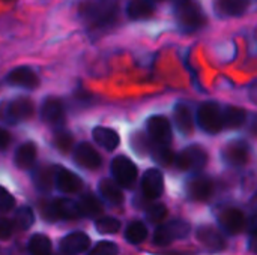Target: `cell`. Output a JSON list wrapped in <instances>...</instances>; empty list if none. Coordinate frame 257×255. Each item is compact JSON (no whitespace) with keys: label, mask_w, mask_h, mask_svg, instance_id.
<instances>
[{"label":"cell","mask_w":257,"mask_h":255,"mask_svg":"<svg viewBox=\"0 0 257 255\" xmlns=\"http://www.w3.org/2000/svg\"><path fill=\"white\" fill-rule=\"evenodd\" d=\"M6 81L12 86H18V87H24V89H36L39 86V78L35 74L33 69H30L29 66H18L14 68L8 75H6Z\"/></svg>","instance_id":"16"},{"label":"cell","mask_w":257,"mask_h":255,"mask_svg":"<svg viewBox=\"0 0 257 255\" xmlns=\"http://www.w3.org/2000/svg\"><path fill=\"white\" fill-rule=\"evenodd\" d=\"M9 143H11V137H9V134H8L5 129H2V128H0V150L8 149Z\"/></svg>","instance_id":"40"},{"label":"cell","mask_w":257,"mask_h":255,"mask_svg":"<svg viewBox=\"0 0 257 255\" xmlns=\"http://www.w3.org/2000/svg\"><path fill=\"white\" fill-rule=\"evenodd\" d=\"M41 117L48 125H60L65 120L63 102L56 98H47L41 107Z\"/></svg>","instance_id":"18"},{"label":"cell","mask_w":257,"mask_h":255,"mask_svg":"<svg viewBox=\"0 0 257 255\" xmlns=\"http://www.w3.org/2000/svg\"><path fill=\"white\" fill-rule=\"evenodd\" d=\"M221 158L230 167H242L250 159V146L242 140L230 141L223 149Z\"/></svg>","instance_id":"9"},{"label":"cell","mask_w":257,"mask_h":255,"mask_svg":"<svg viewBox=\"0 0 257 255\" xmlns=\"http://www.w3.org/2000/svg\"><path fill=\"white\" fill-rule=\"evenodd\" d=\"M164 191L163 173L157 168H149L142 177V192L148 200H157Z\"/></svg>","instance_id":"12"},{"label":"cell","mask_w":257,"mask_h":255,"mask_svg":"<svg viewBox=\"0 0 257 255\" xmlns=\"http://www.w3.org/2000/svg\"><path fill=\"white\" fill-rule=\"evenodd\" d=\"M175 125L182 135H190L193 132V116L185 104H176L173 110Z\"/></svg>","instance_id":"22"},{"label":"cell","mask_w":257,"mask_h":255,"mask_svg":"<svg viewBox=\"0 0 257 255\" xmlns=\"http://www.w3.org/2000/svg\"><path fill=\"white\" fill-rule=\"evenodd\" d=\"M218 221H220V225L223 227V230L229 234H238L245 227V216H244L242 210L235 209V207L226 209L220 215Z\"/></svg>","instance_id":"17"},{"label":"cell","mask_w":257,"mask_h":255,"mask_svg":"<svg viewBox=\"0 0 257 255\" xmlns=\"http://www.w3.org/2000/svg\"><path fill=\"white\" fill-rule=\"evenodd\" d=\"M14 231V222L6 219V218H0V239L6 240L12 236Z\"/></svg>","instance_id":"39"},{"label":"cell","mask_w":257,"mask_h":255,"mask_svg":"<svg viewBox=\"0 0 257 255\" xmlns=\"http://www.w3.org/2000/svg\"><path fill=\"white\" fill-rule=\"evenodd\" d=\"M125 239L131 245H140L148 239V228L142 221H133L125 230Z\"/></svg>","instance_id":"29"},{"label":"cell","mask_w":257,"mask_h":255,"mask_svg":"<svg viewBox=\"0 0 257 255\" xmlns=\"http://www.w3.org/2000/svg\"><path fill=\"white\" fill-rule=\"evenodd\" d=\"M173 3H175V6H181V5H184V3H188L190 0H172Z\"/></svg>","instance_id":"43"},{"label":"cell","mask_w":257,"mask_h":255,"mask_svg":"<svg viewBox=\"0 0 257 255\" xmlns=\"http://www.w3.org/2000/svg\"><path fill=\"white\" fill-rule=\"evenodd\" d=\"M33 183L38 191L41 192H48L54 183V167H39L33 173Z\"/></svg>","instance_id":"28"},{"label":"cell","mask_w":257,"mask_h":255,"mask_svg":"<svg viewBox=\"0 0 257 255\" xmlns=\"http://www.w3.org/2000/svg\"><path fill=\"white\" fill-rule=\"evenodd\" d=\"M187 192L194 201H206L214 194V182L206 176H197L188 182Z\"/></svg>","instance_id":"15"},{"label":"cell","mask_w":257,"mask_h":255,"mask_svg":"<svg viewBox=\"0 0 257 255\" xmlns=\"http://www.w3.org/2000/svg\"><path fill=\"white\" fill-rule=\"evenodd\" d=\"M131 141V149L137 153V155H146L151 153V146L152 141H149V138L143 134V132H134L130 138Z\"/></svg>","instance_id":"34"},{"label":"cell","mask_w":257,"mask_h":255,"mask_svg":"<svg viewBox=\"0 0 257 255\" xmlns=\"http://www.w3.org/2000/svg\"><path fill=\"white\" fill-rule=\"evenodd\" d=\"M176 18H178L179 26L188 32L197 30L205 24L203 11L199 6L193 5L191 2L176 6Z\"/></svg>","instance_id":"8"},{"label":"cell","mask_w":257,"mask_h":255,"mask_svg":"<svg viewBox=\"0 0 257 255\" xmlns=\"http://www.w3.org/2000/svg\"><path fill=\"white\" fill-rule=\"evenodd\" d=\"M251 96H253V101L254 102H257V84L251 89Z\"/></svg>","instance_id":"42"},{"label":"cell","mask_w":257,"mask_h":255,"mask_svg":"<svg viewBox=\"0 0 257 255\" xmlns=\"http://www.w3.org/2000/svg\"><path fill=\"white\" fill-rule=\"evenodd\" d=\"M53 143L56 146V149L62 153H69L72 150V144H74V137L71 135L69 131L66 129H57L54 137H53Z\"/></svg>","instance_id":"33"},{"label":"cell","mask_w":257,"mask_h":255,"mask_svg":"<svg viewBox=\"0 0 257 255\" xmlns=\"http://www.w3.org/2000/svg\"><path fill=\"white\" fill-rule=\"evenodd\" d=\"M250 5V0H215L214 11L218 17H241Z\"/></svg>","instance_id":"20"},{"label":"cell","mask_w":257,"mask_h":255,"mask_svg":"<svg viewBox=\"0 0 257 255\" xmlns=\"http://www.w3.org/2000/svg\"><path fill=\"white\" fill-rule=\"evenodd\" d=\"M251 207H253L254 210H257V194L253 197V200H251Z\"/></svg>","instance_id":"44"},{"label":"cell","mask_w":257,"mask_h":255,"mask_svg":"<svg viewBox=\"0 0 257 255\" xmlns=\"http://www.w3.org/2000/svg\"><path fill=\"white\" fill-rule=\"evenodd\" d=\"M30 255H51V240L45 234H33L27 242Z\"/></svg>","instance_id":"30"},{"label":"cell","mask_w":257,"mask_h":255,"mask_svg":"<svg viewBox=\"0 0 257 255\" xmlns=\"http://www.w3.org/2000/svg\"><path fill=\"white\" fill-rule=\"evenodd\" d=\"M254 123H253V132L257 134V117H254V120H253Z\"/></svg>","instance_id":"45"},{"label":"cell","mask_w":257,"mask_h":255,"mask_svg":"<svg viewBox=\"0 0 257 255\" xmlns=\"http://www.w3.org/2000/svg\"><path fill=\"white\" fill-rule=\"evenodd\" d=\"M74 161L86 170H98L102 165V158L89 143H80L74 149Z\"/></svg>","instance_id":"11"},{"label":"cell","mask_w":257,"mask_h":255,"mask_svg":"<svg viewBox=\"0 0 257 255\" xmlns=\"http://www.w3.org/2000/svg\"><path fill=\"white\" fill-rule=\"evenodd\" d=\"M15 207V198L9 194V191L0 186V212H11Z\"/></svg>","instance_id":"38"},{"label":"cell","mask_w":257,"mask_h":255,"mask_svg":"<svg viewBox=\"0 0 257 255\" xmlns=\"http://www.w3.org/2000/svg\"><path fill=\"white\" fill-rule=\"evenodd\" d=\"M36 146L32 141L23 143L14 155V162L20 170H29L35 165L36 161Z\"/></svg>","instance_id":"21"},{"label":"cell","mask_w":257,"mask_h":255,"mask_svg":"<svg viewBox=\"0 0 257 255\" xmlns=\"http://www.w3.org/2000/svg\"><path fill=\"white\" fill-rule=\"evenodd\" d=\"M78 14L93 29L111 26L117 18V0H83Z\"/></svg>","instance_id":"1"},{"label":"cell","mask_w":257,"mask_h":255,"mask_svg":"<svg viewBox=\"0 0 257 255\" xmlns=\"http://www.w3.org/2000/svg\"><path fill=\"white\" fill-rule=\"evenodd\" d=\"M93 140L96 141V144H99L101 147L107 149V150H114L119 143H120V137L114 129L110 128H104V126H98L93 129Z\"/></svg>","instance_id":"23"},{"label":"cell","mask_w":257,"mask_h":255,"mask_svg":"<svg viewBox=\"0 0 257 255\" xmlns=\"http://www.w3.org/2000/svg\"><path fill=\"white\" fill-rule=\"evenodd\" d=\"M44 218L48 221H71L81 218L77 201L69 198H54L44 207Z\"/></svg>","instance_id":"3"},{"label":"cell","mask_w":257,"mask_h":255,"mask_svg":"<svg viewBox=\"0 0 257 255\" xmlns=\"http://www.w3.org/2000/svg\"><path fill=\"white\" fill-rule=\"evenodd\" d=\"M78 212L84 218H96L102 213V203L93 194H84L77 201Z\"/></svg>","instance_id":"24"},{"label":"cell","mask_w":257,"mask_h":255,"mask_svg":"<svg viewBox=\"0 0 257 255\" xmlns=\"http://www.w3.org/2000/svg\"><path fill=\"white\" fill-rule=\"evenodd\" d=\"M190 224L182 219H173L164 224L161 222L154 233V243L157 246H167L175 240L185 239L190 234Z\"/></svg>","instance_id":"2"},{"label":"cell","mask_w":257,"mask_h":255,"mask_svg":"<svg viewBox=\"0 0 257 255\" xmlns=\"http://www.w3.org/2000/svg\"><path fill=\"white\" fill-rule=\"evenodd\" d=\"M151 153H152L154 159H155L158 164L164 165V167L172 165V164L175 162V153L170 150L169 144H155V143H152V146H151Z\"/></svg>","instance_id":"31"},{"label":"cell","mask_w":257,"mask_h":255,"mask_svg":"<svg viewBox=\"0 0 257 255\" xmlns=\"http://www.w3.org/2000/svg\"><path fill=\"white\" fill-rule=\"evenodd\" d=\"M90 248V239L84 231H72L60 240V251L65 255H78Z\"/></svg>","instance_id":"13"},{"label":"cell","mask_w":257,"mask_h":255,"mask_svg":"<svg viewBox=\"0 0 257 255\" xmlns=\"http://www.w3.org/2000/svg\"><path fill=\"white\" fill-rule=\"evenodd\" d=\"M3 2H14V0H3Z\"/></svg>","instance_id":"47"},{"label":"cell","mask_w":257,"mask_h":255,"mask_svg":"<svg viewBox=\"0 0 257 255\" xmlns=\"http://www.w3.org/2000/svg\"><path fill=\"white\" fill-rule=\"evenodd\" d=\"M151 141L155 144H169L172 141V126L164 116H152L146 122Z\"/></svg>","instance_id":"10"},{"label":"cell","mask_w":257,"mask_h":255,"mask_svg":"<svg viewBox=\"0 0 257 255\" xmlns=\"http://www.w3.org/2000/svg\"><path fill=\"white\" fill-rule=\"evenodd\" d=\"M35 113V105L27 98H17L0 107V119L8 123H17L20 120L30 119Z\"/></svg>","instance_id":"6"},{"label":"cell","mask_w":257,"mask_h":255,"mask_svg":"<svg viewBox=\"0 0 257 255\" xmlns=\"http://www.w3.org/2000/svg\"><path fill=\"white\" fill-rule=\"evenodd\" d=\"M126 14L131 20H148L154 15V6L149 0H130Z\"/></svg>","instance_id":"25"},{"label":"cell","mask_w":257,"mask_h":255,"mask_svg":"<svg viewBox=\"0 0 257 255\" xmlns=\"http://www.w3.org/2000/svg\"><path fill=\"white\" fill-rule=\"evenodd\" d=\"M221 119H223V128L235 129L244 125L247 116L245 111L239 107H226L224 111H221Z\"/></svg>","instance_id":"27"},{"label":"cell","mask_w":257,"mask_h":255,"mask_svg":"<svg viewBox=\"0 0 257 255\" xmlns=\"http://www.w3.org/2000/svg\"><path fill=\"white\" fill-rule=\"evenodd\" d=\"M14 225L20 230H27L33 225L35 222V213L30 207L27 206H23L20 207L17 212H15V216H14Z\"/></svg>","instance_id":"32"},{"label":"cell","mask_w":257,"mask_h":255,"mask_svg":"<svg viewBox=\"0 0 257 255\" xmlns=\"http://www.w3.org/2000/svg\"><path fill=\"white\" fill-rule=\"evenodd\" d=\"M111 174H113L114 182L120 188L130 189V188L134 186L139 173H137L136 164L130 158L120 155V156H116L111 161Z\"/></svg>","instance_id":"5"},{"label":"cell","mask_w":257,"mask_h":255,"mask_svg":"<svg viewBox=\"0 0 257 255\" xmlns=\"http://www.w3.org/2000/svg\"><path fill=\"white\" fill-rule=\"evenodd\" d=\"M181 171H199L208 164V153L200 146H188L179 155L175 156L173 162Z\"/></svg>","instance_id":"4"},{"label":"cell","mask_w":257,"mask_h":255,"mask_svg":"<svg viewBox=\"0 0 257 255\" xmlns=\"http://www.w3.org/2000/svg\"><path fill=\"white\" fill-rule=\"evenodd\" d=\"M119 249L117 245L110 242V240H101L98 242L87 255H117Z\"/></svg>","instance_id":"37"},{"label":"cell","mask_w":257,"mask_h":255,"mask_svg":"<svg viewBox=\"0 0 257 255\" xmlns=\"http://www.w3.org/2000/svg\"><path fill=\"white\" fill-rule=\"evenodd\" d=\"M95 228L101 234H114L120 230V221L113 216H104L96 219Z\"/></svg>","instance_id":"35"},{"label":"cell","mask_w":257,"mask_h":255,"mask_svg":"<svg viewBox=\"0 0 257 255\" xmlns=\"http://www.w3.org/2000/svg\"><path fill=\"white\" fill-rule=\"evenodd\" d=\"M248 248L251 252H256L257 254V228L251 231L250 237H248Z\"/></svg>","instance_id":"41"},{"label":"cell","mask_w":257,"mask_h":255,"mask_svg":"<svg viewBox=\"0 0 257 255\" xmlns=\"http://www.w3.org/2000/svg\"><path fill=\"white\" fill-rule=\"evenodd\" d=\"M99 192L104 197V200H107L110 204L119 206L123 203V192L120 186L110 179H104L99 182Z\"/></svg>","instance_id":"26"},{"label":"cell","mask_w":257,"mask_h":255,"mask_svg":"<svg viewBox=\"0 0 257 255\" xmlns=\"http://www.w3.org/2000/svg\"><path fill=\"white\" fill-rule=\"evenodd\" d=\"M152 2H163V0H152Z\"/></svg>","instance_id":"46"},{"label":"cell","mask_w":257,"mask_h":255,"mask_svg":"<svg viewBox=\"0 0 257 255\" xmlns=\"http://www.w3.org/2000/svg\"><path fill=\"white\" fill-rule=\"evenodd\" d=\"M54 183H56L57 189L65 194L78 192L83 186L81 179L75 173L63 168V167H54Z\"/></svg>","instance_id":"14"},{"label":"cell","mask_w":257,"mask_h":255,"mask_svg":"<svg viewBox=\"0 0 257 255\" xmlns=\"http://www.w3.org/2000/svg\"><path fill=\"white\" fill-rule=\"evenodd\" d=\"M197 239L211 251L217 252V251H223L226 248V240L223 237V234L208 225H202L197 230Z\"/></svg>","instance_id":"19"},{"label":"cell","mask_w":257,"mask_h":255,"mask_svg":"<svg viewBox=\"0 0 257 255\" xmlns=\"http://www.w3.org/2000/svg\"><path fill=\"white\" fill-rule=\"evenodd\" d=\"M146 218H148V221L152 222V224H161V222L167 218V207H166L164 204L157 203V204H154V206H151V207L148 209Z\"/></svg>","instance_id":"36"},{"label":"cell","mask_w":257,"mask_h":255,"mask_svg":"<svg viewBox=\"0 0 257 255\" xmlns=\"http://www.w3.org/2000/svg\"><path fill=\"white\" fill-rule=\"evenodd\" d=\"M197 123L202 131L208 134H218L223 129L221 108L215 102H205L199 107Z\"/></svg>","instance_id":"7"}]
</instances>
